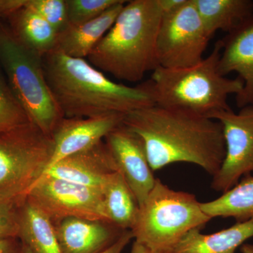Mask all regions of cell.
<instances>
[{"mask_svg":"<svg viewBox=\"0 0 253 253\" xmlns=\"http://www.w3.org/2000/svg\"><path fill=\"white\" fill-rule=\"evenodd\" d=\"M123 124L142 139L154 172L184 162L213 176L225 158L223 127L217 120L153 105L127 113Z\"/></svg>","mask_w":253,"mask_h":253,"instance_id":"obj_1","label":"cell"},{"mask_svg":"<svg viewBox=\"0 0 253 253\" xmlns=\"http://www.w3.org/2000/svg\"><path fill=\"white\" fill-rule=\"evenodd\" d=\"M44 76L64 118L126 116L154 105L149 90L115 83L84 59L55 48L43 56Z\"/></svg>","mask_w":253,"mask_h":253,"instance_id":"obj_2","label":"cell"},{"mask_svg":"<svg viewBox=\"0 0 253 253\" xmlns=\"http://www.w3.org/2000/svg\"><path fill=\"white\" fill-rule=\"evenodd\" d=\"M162 16L158 0L126 1L112 27L86 59L116 79L141 81L158 67L156 40Z\"/></svg>","mask_w":253,"mask_h":253,"instance_id":"obj_3","label":"cell"},{"mask_svg":"<svg viewBox=\"0 0 253 253\" xmlns=\"http://www.w3.org/2000/svg\"><path fill=\"white\" fill-rule=\"evenodd\" d=\"M221 46L218 41L209 56L195 66L169 69L157 67L144 82L154 105L213 119L217 113L229 111V95H238L244 83L230 79L218 70Z\"/></svg>","mask_w":253,"mask_h":253,"instance_id":"obj_4","label":"cell"},{"mask_svg":"<svg viewBox=\"0 0 253 253\" xmlns=\"http://www.w3.org/2000/svg\"><path fill=\"white\" fill-rule=\"evenodd\" d=\"M211 219L194 194L174 191L156 179L131 231L149 253H170L189 231L201 229Z\"/></svg>","mask_w":253,"mask_h":253,"instance_id":"obj_5","label":"cell"},{"mask_svg":"<svg viewBox=\"0 0 253 253\" xmlns=\"http://www.w3.org/2000/svg\"><path fill=\"white\" fill-rule=\"evenodd\" d=\"M0 63L13 94L31 122L52 137L64 116L46 81L43 57L23 45L11 30L1 24Z\"/></svg>","mask_w":253,"mask_h":253,"instance_id":"obj_6","label":"cell"},{"mask_svg":"<svg viewBox=\"0 0 253 253\" xmlns=\"http://www.w3.org/2000/svg\"><path fill=\"white\" fill-rule=\"evenodd\" d=\"M53 150L52 137L31 122L0 132V200L24 202Z\"/></svg>","mask_w":253,"mask_h":253,"instance_id":"obj_7","label":"cell"},{"mask_svg":"<svg viewBox=\"0 0 253 253\" xmlns=\"http://www.w3.org/2000/svg\"><path fill=\"white\" fill-rule=\"evenodd\" d=\"M156 40L158 67L176 69L201 62L212 35L205 26L194 0L162 14Z\"/></svg>","mask_w":253,"mask_h":253,"instance_id":"obj_8","label":"cell"},{"mask_svg":"<svg viewBox=\"0 0 253 253\" xmlns=\"http://www.w3.org/2000/svg\"><path fill=\"white\" fill-rule=\"evenodd\" d=\"M26 199L49 217L54 224L70 217L106 220L101 190L42 175Z\"/></svg>","mask_w":253,"mask_h":253,"instance_id":"obj_9","label":"cell"},{"mask_svg":"<svg viewBox=\"0 0 253 253\" xmlns=\"http://www.w3.org/2000/svg\"><path fill=\"white\" fill-rule=\"evenodd\" d=\"M213 119L221 123L226 155L220 169L213 176L212 188L224 193L253 172V106L217 113Z\"/></svg>","mask_w":253,"mask_h":253,"instance_id":"obj_10","label":"cell"},{"mask_svg":"<svg viewBox=\"0 0 253 253\" xmlns=\"http://www.w3.org/2000/svg\"><path fill=\"white\" fill-rule=\"evenodd\" d=\"M105 139L118 172L130 188L139 206H141L156 180L142 139L123 124L111 131Z\"/></svg>","mask_w":253,"mask_h":253,"instance_id":"obj_11","label":"cell"},{"mask_svg":"<svg viewBox=\"0 0 253 253\" xmlns=\"http://www.w3.org/2000/svg\"><path fill=\"white\" fill-rule=\"evenodd\" d=\"M124 116L109 114L97 117L63 118L53 133L54 150L45 171L63 158L101 142L111 131L123 124Z\"/></svg>","mask_w":253,"mask_h":253,"instance_id":"obj_12","label":"cell"},{"mask_svg":"<svg viewBox=\"0 0 253 253\" xmlns=\"http://www.w3.org/2000/svg\"><path fill=\"white\" fill-rule=\"evenodd\" d=\"M220 42V57L218 70L221 76L235 72L244 83L236 95L240 109L253 106V14L228 33Z\"/></svg>","mask_w":253,"mask_h":253,"instance_id":"obj_13","label":"cell"},{"mask_svg":"<svg viewBox=\"0 0 253 253\" xmlns=\"http://www.w3.org/2000/svg\"><path fill=\"white\" fill-rule=\"evenodd\" d=\"M61 253H101L126 230L108 221L70 217L54 224Z\"/></svg>","mask_w":253,"mask_h":253,"instance_id":"obj_14","label":"cell"},{"mask_svg":"<svg viewBox=\"0 0 253 253\" xmlns=\"http://www.w3.org/2000/svg\"><path fill=\"white\" fill-rule=\"evenodd\" d=\"M118 172L104 141L61 160L42 175L101 190L110 174Z\"/></svg>","mask_w":253,"mask_h":253,"instance_id":"obj_15","label":"cell"},{"mask_svg":"<svg viewBox=\"0 0 253 253\" xmlns=\"http://www.w3.org/2000/svg\"><path fill=\"white\" fill-rule=\"evenodd\" d=\"M126 2L119 3L103 13L92 21L68 26L58 35L56 49L73 58H87L91 51L112 27L118 15Z\"/></svg>","mask_w":253,"mask_h":253,"instance_id":"obj_16","label":"cell"},{"mask_svg":"<svg viewBox=\"0 0 253 253\" xmlns=\"http://www.w3.org/2000/svg\"><path fill=\"white\" fill-rule=\"evenodd\" d=\"M253 237V219L236 222L231 227L211 234L201 229L189 231L170 253H235L245 241Z\"/></svg>","mask_w":253,"mask_h":253,"instance_id":"obj_17","label":"cell"},{"mask_svg":"<svg viewBox=\"0 0 253 253\" xmlns=\"http://www.w3.org/2000/svg\"><path fill=\"white\" fill-rule=\"evenodd\" d=\"M106 220L122 230H131L139 206L135 196L121 173L110 174L101 189Z\"/></svg>","mask_w":253,"mask_h":253,"instance_id":"obj_18","label":"cell"},{"mask_svg":"<svg viewBox=\"0 0 253 253\" xmlns=\"http://www.w3.org/2000/svg\"><path fill=\"white\" fill-rule=\"evenodd\" d=\"M18 239L34 253H61L54 223L27 199L20 211Z\"/></svg>","mask_w":253,"mask_h":253,"instance_id":"obj_19","label":"cell"},{"mask_svg":"<svg viewBox=\"0 0 253 253\" xmlns=\"http://www.w3.org/2000/svg\"><path fill=\"white\" fill-rule=\"evenodd\" d=\"M9 18L11 31L31 51L43 57L56 48L58 33L35 11L23 5Z\"/></svg>","mask_w":253,"mask_h":253,"instance_id":"obj_20","label":"cell"},{"mask_svg":"<svg viewBox=\"0 0 253 253\" xmlns=\"http://www.w3.org/2000/svg\"><path fill=\"white\" fill-rule=\"evenodd\" d=\"M194 3L212 36L217 31L229 33L253 14L251 0H194Z\"/></svg>","mask_w":253,"mask_h":253,"instance_id":"obj_21","label":"cell"},{"mask_svg":"<svg viewBox=\"0 0 253 253\" xmlns=\"http://www.w3.org/2000/svg\"><path fill=\"white\" fill-rule=\"evenodd\" d=\"M203 211L210 217H233L237 222L253 219V176L243 179L220 197L201 203Z\"/></svg>","mask_w":253,"mask_h":253,"instance_id":"obj_22","label":"cell"},{"mask_svg":"<svg viewBox=\"0 0 253 253\" xmlns=\"http://www.w3.org/2000/svg\"><path fill=\"white\" fill-rule=\"evenodd\" d=\"M30 122L27 113L0 73V132Z\"/></svg>","mask_w":253,"mask_h":253,"instance_id":"obj_23","label":"cell"},{"mask_svg":"<svg viewBox=\"0 0 253 253\" xmlns=\"http://www.w3.org/2000/svg\"><path fill=\"white\" fill-rule=\"evenodd\" d=\"M121 0H66L68 23L77 26L92 21Z\"/></svg>","mask_w":253,"mask_h":253,"instance_id":"obj_24","label":"cell"},{"mask_svg":"<svg viewBox=\"0 0 253 253\" xmlns=\"http://www.w3.org/2000/svg\"><path fill=\"white\" fill-rule=\"evenodd\" d=\"M24 6L45 20L58 35L69 26L66 0H25Z\"/></svg>","mask_w":253,"mask_h":253,"instance_id":"obj_25","label":"cell"},{"mask_svg":"<svg viewBox=\"0 0 253 253\" xmlns=\"http://www.w3.org/2000/svg\"><path fill=\"white\" fill-rule=\"evenodd\" d=\"M23 204L0 200V240L18 238L20 211Z\"/></svg>","mask_w":253,"mask_h":253,"instance_id":"obj_26","label":"cell"},{"mask_svg":"<svg viewBox=\"0 0 253 253\" xmlns=\"http://www.w3.org/2000/svg\"><path fill=\"white\" fill-rule=\"evenodd\" d=\"M23 244L18 238L0 240V253H22Z\"/></svg>","mask_w":253,"mask_h":253,"instance_id":"obj_27","label":"cell"},{"mask_svg":"<svg viewBox=\"0 0 253 253\" xmlns=\"http://www.w3.org/2000/svg\"><path fill=\"white\" fill-rule=\"evenodd\" d=\"M25 0H0V16L9 18L24 5Z\"/></svg>","mask_w":253,"mask_h":253,"instance_id":"obj_28","label":"cell"},{"mask_svg":"<svg viewBox=\"0 0 253 253\" xmlns=\"http://www.w3.org/2000/svg\"><path fill=\"white\" fill-rule=\"evenodd\" d=\"M131 239H133L131 231L126 230L114 244L101 253H123V250L130 242Z\"/></svg>","mask_w":253,"mask_h":253,"instance_id":"obj_29","label":"cell"},{"mask_svg":"<svg viewBox=\"0 0 253 253\" xmlns=\"http://www.w3.org/2000/svg\"><path fill=\"white\" fill-rule=\"evenodd\" d=\"M162 14L172 12L184 4L186 0H158Z\"/></svg>","mask_w":253,"mask_h":253,"instance_id":"obj_30","label":"cell"},{"mask_svg":"<svg viewBox=\"0 0 253 253\" xmlns=\"http://www.w3.org/2000/svg\"><path fill=\"white\" fill-rule=\"evenodd\" d=\"M130 253H149L142 246L134 241Z\"/></svg>","mask_w":253,"mask_h":253,"instance_id":"obj_31","label":"cell"},{"mask_svg":"<svg viewBox=\"0 0 253 253\" xmlns=\"http://www.w3.org/2000/svg\"><path fill=\"white\" fill-rule=\"evenodd\" d=\"M240 251L241 253H253V244H243Z\"/></svg>","mask_w":253,"mask_h":253,"instance_id":"obj_32","label":"cell"},{"mask_svg":"<svg viewBox=\"0 0 253 253\" xmlns=\"http://www.w3.org/2000/svg\"><path fill=\"white\" fill-rule=\"evenodd\" d=\"M22 253H34L33 251H31L28 246H26V245L23 244V252Z\"/></svg>","mask_w":253,"mask_h":253,"instance_id":"obj_33","label":"cell"}]
</instances>
